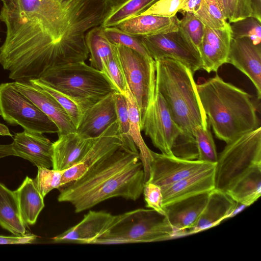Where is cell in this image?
Wrapping results in <instances>:
<instances>
[{"label":"cell","mask_w":261,"mask_h":261,"mask_svg":"<svg viewBox=\"0 0 261 261\" xmlns=\"http://www.w3.org/2000/svg\"><path fill=\"white\" fill-rule=\"evenodd\" d=\"M126 98L129 112V135L137 147L142 163L145 175V181L149 177L150 165L152 160L151 150L145 143L141 128V115L137 103L128 87L124 94Z\"/></svg>","instance_id":"cell-28"},{"label":"cell","mask_w":261,"mask_h":261,"mask_svg":"<svg viewBox=\"0 0 261 261\" xmlns=\"http://www.w3.org/2000/svg\"><path fill=\"white\" fill-rule=\"evenodd\" d=\"M202 0H182L179 12L185 14L186 12L194 13L199 8Z\"/></svg>","instance_id":"cell-45"},{"label":"cell","mask_w":261,"mask_h":261,"mask_svg":"<svg viewBox=\"0 0 261 261\" xmlns=\"http://www.w3.org/2000/svg\"><path fill=\"white\" fill-rule=\"evenodd\" d=\"M142 193L146 207L165 215L163 194L159 186L150 182H145Z\"/></svg>","instance_id":"cell-42"},{"label":"cell","mask_w":261,"mask_h":261,"mask_svg":"<svg viewBox=\"0 0 261 261\" xmlns=\"http://www.w3.org/2000/svg\"><path fill=\"white\" fill-rule=\"evenodd\" d=\"M194 135L198 151V160L207 163L216 164L218 154L210 130V125L207 128L200 126L196 127Z\"/></svg>","instance_id":"cell-34"},{"label":"cell","mask_w":261,"mask_h":261,"mask_svg":"<svg viewBox=\"0 0 261 261\" xmlns=\"http://www.w3.org/2000/svg\"><path fill=\"white\" fill-rule=\"evenodd\" d=\"M109 5L112 7L113 10H114L120 6H122L129 0H106Z\"/></svg>","instance_id":"cell-49"},{"label":"cell","mask_w":261,"mask_h":261,"mask_svg":"<svg viewBox=\"0 0 261 261\" xmlns=\"http://www.w3.org/2000/svg\"><path fill=\"white\" fill-rule=\"evenodd\" d=\"M12 145L15 156L38 168H52L53 142L42 134L24 130L15 134Z\"/></svg>","instance_id":"cell-19"},{"label":"cell","mask_w":261,"mask_h":261,"mask_svg":"<svg viewBox=\"0 0 261 261\" xmlns=\"http://www.w3.org/2000/svg\"><path fill=\"white\" fill-rule=\"evenodd\" d=\"M251 16L261 21V0H251Z\"/></svg>","instance_id":"cell-46"},{"label":"cell","mask_w":261,"mask_h":261,"mask_svg":"<svg viewBox=\"0 0 261 261\" xmlns=\"http://www.w3.org/2000/svg\"><path fill=\"white\" fill-rule=\"evenodd\" d=\"M13 83L21 93L56 124L59 129L58 135L76 132V127L66 111L50 94L28 81H15Z\"/></svg>","instance_id":"cell-16"},{"label":"cell","mask_w":261,"mask_h":261,"mask_svg":"<svg viewBox=\"0 0 261 261\" xmlns=\"http://www.w3.org/2000/svg\"><path fill=\"white\" fill-rule=\"evenodd\" d=\"M0 115L11 125L35 133H59L56 124L29 98L21 93L13 82L0 84Z\"/></svg>","instance_id":"cell-8"},{"label":"cell","mask_w":261,"mask_h":261,"mask_svg":"<svg viewBox=\"0 0 261 261\" xmlns=\"http://www.w3.org/2000/svg\"><path fill=\"white\" fill-rule=\"evenodd\" d=\"M115 46L127 87L137 103L141 118L155 93V61L127 47Z\"/></svg>","instance_id":"cell-9"},{"label":"cell","mask_w":261,"mask_h":261,"mask_svg":"<svg viewBox=\"0 0 261 261\" xmlns=\"http://www.w3.org/2000/svg\"><path fill=\"white\" fill-rule=\"evenodd\" d=\"M0 135L12 136L8 127L2 123H0Z\"/></svg>","instance_id":"cell-50"},{"label":"cell","mask_w":261,"mask_h":261,"mask_svg":"<svg viewBox=\"0 0 261 261\" xmlns=\"http://www.w3.org/2000/svg\"><path fill=\"white\" fill-rule=\"evenodd\" d=\"M231 38L229 25L224 29L204 27V35L198 48L201 69L208 73L217 72L223 64L227 63Z\"/></svg>","instance_id":"cell-18"},{"label":"cell","mask_w":261,"mask_h":261,"mask_svg":"<svg viewBox=\"0 0 261 261\" xmlns=\"http://www.w3.org/2000/svg\"><path fill=\"white\" fill-rule=\"evenodd\" d=\"M226 193L236 202L249 206L261 195V165H255L245 171Z\"/></svg>","instance_id":"cell-25"},{"label":"cell","mask_w":261,"mask_h":261,"mask_svg":"<svg viewBox=\"0 0 261 261\" xmlns=\"http://www.w3.org/2000/svg\"><path fill=\"white\" fill-rule=\"evenodd\" d=\"M95 138H86L76 132L58 135V139L53 145L52 169L65 170L76 164L91 147Z\"/></svg>","instance_id":"cell-21"},{"label":"cell","mask_w":261,"mask_h":261,"mask_svg":"<svg viewBox=\"0 0 261 261\" xmlns=\"http://www.w3.org/2000/svg\"><path fill=\"white\" fill-rule=\"evenodd\" d=\"M28 82L40 87L54 97L66 111L76 128L81 119L83 112L75 102L63 93L48 86L39 79H31Z\"/></svg>","instance_id":"cell-36"},{"label":"cell","mask_w":261,"mask_h":261,"mask_svg":"<svg viewBox=\"0 0 261 261\" xmlns=\"http://www.w3.org/2000/svg\"><path fill=\"white\" fill-rule=\"evenodd\" d=\"M151 154L149 177L147 181L158 185L161 189L215 164L198 160H182L153 151Z\"/></svg>","instance_id":"cell-13"},{"label":"cell","mask_w":261,"mask_h":261,"mask_svg":"<svg viewBox=\"0 0 261 261\" xmlns=\"http://www.w3.org/2000/svg\"><path fill=\"white\" fill-rule=\"evenodd\" d=\"M115 47L114 54L102 63L101 71L107 77L116 92L124 94L127 85L115 45Z\"/></svg>","instance_id":"cell-35"},{"label":"cell","mask_w":261,"mask_h":261,"mask_svg":"<svg viewBox=\"0 0 261 261\" xmlns=\"http://www.w3.org/2000/svg\"><path fill=\"white\" fill-rule=\"evenodd\" d=\"M155 61L156 90L164 98L174 121L182 134L194 137L195 128L210 124L198 94L192 71L177 61Z\"/></svg>","instance_id":"cell-4"},{"label":"cell","mask_w":261,"mask_h":261,"mask_svg":"<svg viewBox=\"0 0 261 261\" xmlns=\"http://www.w3.org/2000/svg\"><path fill=\"white\" fill-rule=\"evenodd\" d=\"M0 1V21L6 27L0 65L15 81L85 62L89 56L86 34L101 25L112 9L106 0Z\"/></svg>","instance_id":"cell-1"},{"label":"cell","mask_w":261,"mask_h":261,"mask_svg":"<svg viewBox=\"0 0 261 261\" xmlns=\"http://www.w3.org/2000/svg\"><path fill=\"white\" fill-rule=\"evenodd\" d=\"M121 147L123 142L116 121L95 138L91 147L76 164L64 170L60 188L78 179Z\"/></svg>","instance_id":"cell-12"},{"label":"cell","mask_w":261,"mask_h":261,"mask_svg":"<svg viewBox=\"0 0 261 261\" xmlns=\"http://www.w3.org/2000/svg\"><path fill=\"white\" fill-rule=\"evenodd\" d=\"M103 33L113 45H122L132 49L146 57L151 58L140 36L132 35L116 27L103 28Z\"/></svg>","instance_id":"cell-33"},{"label":"cell","mask_w":261,"mask_h":261,"mask_svg":"<svg viewBox=\"0 0 261 261\" xmlns=\"http://www.w3.org/2000/svg\"><path fill=\"white\" fill-rule=\"evenodd\" d=\"M175 238L166 216L151 208H138L118 215L115 224L92 244L150 243Z\"/></svg>","instance_id":"cell-6"},{"label":"cell","mask_w":261,"mask_h":261,"mask_svg":"<svg viewBox=\"0 0 261 261\" xmlns=\"http://www.w3.org/2000/svg\"><path fill=\"white\" fill-rule=\"evenodd\" d=\"M210 192L199 194L164 206L165 215L173 228L175 237L185 232L197 223L207 201Z\"/></svg>","instance_id":"cell-17"},{"label":"cell","mask_w":261,"mask_h":261,"mask_svg":"<svg viewBox=\"0 0 261 261\" xmlns=\"http://www.w3.org/2000/svg\"><path fill=\"white\" fill-rule=\"evenodd\" d=\"M85 41L90 56V66L102 69V64L114 53L115 47L111 44L103 33L101 25L94 27L86 34Z\"/></svg>","instance_id":"cell-29"},{"label":"cell","mask_w":261,"mask_h":261,"mask_svg":"<svg viewBox=\"0 0 261 261\" xmlns=\"http://www.w3.org/2000/svg\"><path fill=\"white\" fill-rule=\"evenodd\" d=\"M224 14V0H217ZM225 15V14H224Z\"/></svg>","instance_id":"cell-51"},{"label":"cell","mask_w":261,"mask_h":261,"mask_svg":"<svg viewBox=\"0 0 261 261\" xmlns=\"http://www.w3.org/2000/svg\"><path fill=\"white\" fill-rule=\"evenodd\" d=\"M113 93H111L85 110L76 132L86 138L101 135L117 120Z\"/></svg>","instance_id":"cell-22"},{"label":"cell","mask_w":261,"mask_h":261,"mask_svg":"<svg viewBox=\"0 0 261 261\" xmlns=\"http://www.w3.org/2000/svg\"><path fill=\"white\" fill-rule=\"evenodd\" d=\"M229 23L232 38H248L254 44L261 41V21L249 16Z\"/></svg>","instance_id":"cell-37"},{"label":"cell","mask_w":261,"mask_h":261,"mask_svg":"<svg viewBox=\"0 0 261 261\" xmlns=\"http://www.w3.org/2000/svg\"><path fill=\"white\" fill-rule=\"evenodd\" d=\"M179 19L176 15L164 17L152 14H140L127 19L116 27L138 36L167 33L178 28Z\"/></svg>","instance_id":"cell-24"},{"label":"cell","mask_w":261,"mask_h":261,"mask_svg":"<svg viewBox=\"0 0 261 261\" xmlns=\"http://www.w3.org/2000/svg\"><path fill=\"white\" fill-rule=\"evenodd\" d=\"M158 0H129L119 7L112 10L101 26L103 28L116 27L121 22L139 15Z\"/></svg>","instance_id":"cell-30"},{"label":"cell","mask_w":261,"mask_h":261,"mask_svg":"<svg viewBox=\"0 0 261 261\" xmlns=\"http://www.w3.org/2000/svg\"><path fill=\"white\" fill-rule=\"evenodd\" d=\"M246 205L237 202L234 208L231 212V213L228 215L227 219L235 216L236 215L239 214L240 212L242 211L244 209L247 207Z\"/></svg>","instance_id":"cell-48"},{"label":"cell","mask_w":261,"mask_h":261,"mask_svg":"<svg viewBox=\"0 0 261 261\" xmlns=\"http://www.w3.org/2000/svg\"><path fill=\"white\" fill-rule=\"evenodd\" d=\"M36 236L27 234L15 236H0V244H31L36 239Z\"/></svg>","instance_id":"cell-44"},{"label":"cell","mask_w":261,"mask_h":261,"mask_svg":"<svg viewBox=\"0 0 261 261\" xmlns=\"http://www.w3.org/2000/svg\"><path fill=\"white\" fill-rule=\"evenodd\" d=\"M251 0H224V14L228 22L251 16Z\"/></svg>","instance_id":"cell-41"},{"label":"cell","mask_w":261,"mask_h":261,"mask_svg":"<svg viewBox=\"0 0 261 261\" xmlns=\"http://www.w3.org/2000/svg\"><path fill=\"white\" fill-rule=\"evenodd\" d=\"M181 1L182 0H158L142 14L172 17L178 12Z\"/></svg>","instance_id":"cell-43"},{"label":"cell","mask_w":261,"mask_h":261,"mask_svg":"<svg viewBox=\"0 0 261 261\" xmlns=\"http://www.w3.org/2000/svg\"><path fill=\"white\" fill-rule=\"evenodd\" d=\"M141 128L161 153L173 156L172 146L182 131L173 120L164 98L156 90L141 118Z\"/></svg>","instance_id":"cell-11"},{"label":"cell","mask_w":261,"mask_h":261,"mask_svg":"<svg viewBox=\"0 0 261 261\" xmlns=\"http://www.w3.org/2000/svg\"><path fill=\"white\" fill-rule=\"evenodd\" d=\"M237 203L226 192L213 189L210 192L206 205L197 223L185 232V236L196 233L218 225L227 219Z\"/></svg>","instance_id":"cell-23"},{"label":"cell","mask_w":261,"mask_h":261,"mask_svg":"<svg viewBox=\"0 0 261 261\" xmlns=\"http://www.w3.org/2000/svg\"><path fill=\"white\" fill-rule=\"evenodd\" d=\"M113 96L118 132L123 142L122 148L132 151H139L129 135V112L126 98L124 94L117 92L113 93Z\"/></svg>","instance_id":"cell-32"},{"label":"cell","mask_w":261,"mask_h":261,"mask_svg":"<svg viewBox=\"0 0 261 261\" xmlns=\"http://www.w3.org/2000/svg\"><path fill=\"white\" fill-rule=\"evenodd\" d=\"M118 215L105 211H89L75 225L51 239L52 243L92 244L116 222Z\"/></svg>","instance_id":"cell-14"},{"label":"cell","mask_w":261,"mask_h":261,"mask_svg":"<svg viewBox=\"0 0 261 261\" xmlns=\"http://www.w3.org/2000/svg\"><path fill=\"white\" fill-rule=\"evenodd\" d=\"M11 155L15 156L12 143L9 144H0V159Z\"/></svg>","instance_id":"cell-47"},{"label":"cell","mask_w":261,"mask_h":261,"mask_svg":"<svg viewBox=\"0 0 261 261\" xmlns=\"http://www.w3.org/2000/svg\"><path fill=\"white\" fill-rule=\"evenodd\" d=\"M227 63L246 75L254 85L258 99L261 98V45L248 38H231Z\"/></svg>","instance_id":"cell-15"},{"label":"cell","mask_w":261,"mask_h":261,"mask_svg":"<svg viewBox=\"0 0 261 261\" xmlns=\"http://www.w3.org/2000/svg\"><path fill=\"white\" fill-rule=\"evenodd\" d=\"M0 226L15 236L24 235L26 226L19 211L15 191L0 182Z\"/></svg>","instance_id":"cell-27"},{"label":"cell","mask_w":261,"mask_h":261,"mask_svg":"<svg viewBox=\"0 0 261 261\" xmlns=\"http://www.w3.org/2000/svg\"><path fill=\"white\" fill-rule=\"evenodd\" d=\"M226 144L215 172V189L225 192L248 168L261 165L260 126Z\"/></svg>","instance_id":"cell-7"},{"label":"cell","mask_w":261,"mask_h":261,"mask_svg":"<svg viewBox=\"0 0 261 261\" xmlns=\"http://www.w3.org/2000/svg\"><path fill=\"white\" fill-rule=\"evenodd\" d=\"M171 151L174 156L182 160L193 161L198 158L195 138L182 133L175 139Z\"/></svg>","instance_id":"cell-39"},{"label":"cell","mask_w":261,"mask_h":261,"mask_svg":"<svg viewBox=\"0 0 261 261\" xmlns=\"http://www.w3.org/2000/svg\"><path fill=\"white\" fill-rule=\"evenodd\" d=\"M14 191L23 223L25 226L34 225L44 207V198L34 180L26 176L21 185Z\"/></svg>","instance_id":"cell-26"},{"label":"cell","mask_w":261,"mask_h":261,"mask_svg":"<svg viewBox=\"0 0 261 261\" xmlns=\"http://www.w3.org/2000/svg\"><path fill=\"white\" fill-rule=\"evenodd\" d=\"M64 171L45 167L38 168V173L34 180L43 198L51 190L60 188Z\"/></svg>","instance_id":"cell-38"},{"label":"cell","mask_w":261,"mask_h":261,"mask_svg":"<svg viewBox=\"0 0 261 261\" xmlns=\"http://www.w3.org/2000/svg\"><path fill=\"white\" fill-rule=\"evenodd\" d=\"M215 166L216 164L161 189L164 207L214 189Z\"/></svg>","instance_id":"cell-20"},{"label":"cell","mask_w":261,"mask_h":261,"mask_svg":"<svg viewBox=\"0 0 261 261\" xmlns=\"http://www.w3.org/2000/svg\"><path fill=\"white\" fill-rule=\"evenodd\" d=\"M196 87L208 123L219 139L228 143L260 126L256 107L246 92L218 74Z\"/></svg>","instance_id":"cell-3"},{"label":"cell","mask_w":261,"mask_h":261,"mask_svg":"<svg viewBox=\"0 0 261 261\" xmlns=\"http://www.w3.org/2000/svg\"><path fill=\"white\" fill-rule=\"evenodd\" d=\"M204 24L212 29H224L229 25L217 0H202L194 13Z\"/></svg>","instance_id":"cell-31"},{"label":"cell","mask_w":261,"mask_h":261,"mask_svg":"<svg viewBox=\"0 0 261 261\" xmlns=\"http://www.w3.org/2000/svg\"><path fill=\"white\" fill-rule=\"evenodd\" d=\"M182 15V18L178 20V26L198 48L204 35V25L193 13L186 12Z\"/></svg>","instance_id":"cell-40"},{"label":"cell","mask_w":261,"mask_h":261,"mask_svg":"<svg viewBox=\"0 0 261 261\" xmlns=\"http://www.w3.org/2000/svg\"><path fill=\"white\" fill-rule=\"evenodd\" d=\"M39 79L72 100L83 113L108 94L116 92L101 71L85 62L51 68Z\"/></svg>","instance_id":"cell-5"},{"label":"cell","mask_w":261,"mask_h":261,"mask_svg":"<svg viewBox=\"0 0 261 261\" xmlns=\"http://www.w3.org/2000/svg\"><path fill=\"white\" fill-rule=\"evenodd\" d=\"M145 182L139 151L121 147L60 188L58 201L70 203L75 213H81L114 197L136 201L142 194Z\"/></svg>","instance_id":"cell-2"},{"label":"cell","mask_w":261,"mask_h":261,"mask_svg":"<svg viewBox=\"0 0 261 261\" xmlns=\"http://www.w3.org/2000/svg\"><path fill=\"white\" fill-rule=\"evenodd\" d=\"M140 37L154 61L165 58L177 61L193 74L201 69V59L197 47L179 26L177 30L167 33Z\"/></svg>","instance_id":"cell-10"}]
</instances>
